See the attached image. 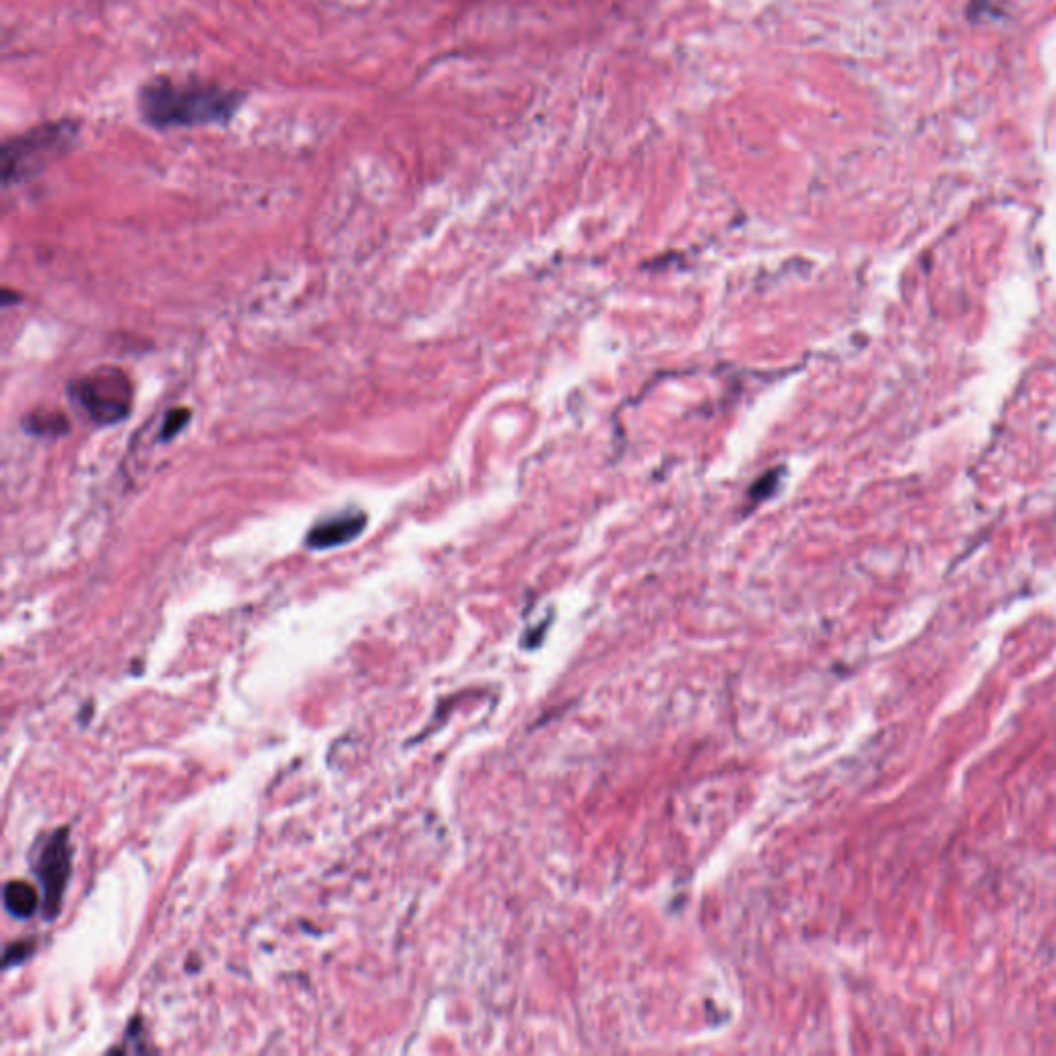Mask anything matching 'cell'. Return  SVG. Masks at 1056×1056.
<instances>
[{"label":"cell","instance_id":"cell-3","mask_svg":"<svg viewBox=\"0 0 1056 1056\" xmlns=\"http://www.w3.org/2000/svg\"><path fill=\"white\" fill-rule=\"evenodd\" d=\"M68 395L80 411L99 425H112L130 416L132 385L122 369H94L71 382Z\"/></svg>","mask_w":1056,"mask_h":1056},{"label":"cell","instance_id":"cell-2","mask_svg":"<svg viewBox=\"0 0 1056 1056\" xmlns=\"http://www.w3.org/2000/svg\"><path fill=\"white\" fill-rule=\"evenodd\" d=\"M79 132L73 120L46 122L28 130L2 144V184H19L46 168L52 158L61 155Z\"/></svg>","mask_w":1056,"mask_h":1056},{"label":"cell","instance_id":"cell-4","mask_svg":"<svg viewBox=\"0 0 1056 1056\" xmlns=\"http://www.w3.org/2000/svg\"><path fill=\"white\" fill-rule=\"evenodd\" d=\"M73 864V849L71 836L66 828H61L50 836L46 847L35 864V875L42 887V908L46 918H54L63 908L66 885L71 877Z\"/></svg>","mask_w":1056,"mask_h":1056},{"label":"cell","instance_id":"cell-8","mask_svg":"<svg viewBox=\"0 0 1056 1056\" xmlns=\"http://www.w3.org/2000/svg\"><path fill=\"white\" fill-rule=\"evenodd\" d=\"M188 419H191V411H188V409H174V411H170V413L165 416L163 428H161V440H172V438H176L177 433L186 428Z\"/></svg>","mask_w":1056,"mask_h":1056},{"label":"cell","instance_id":"cell-5","mask_svg":"<svg viewBox=\"0 0 1056 1056\" xmlns=\"http://www.w3.org/2000/svg\"><path fill=\"white\" fill-rule=\"evenodd\" d=\"M368 527V516L362 510H343L321 518L305 535V547L312 551H326L341 545L352 543Z\"/></svg>","mask_w":1056,"mask_h":1056},{"label":"cell","instance_id":"cell-9","mask_svg":"<svg viewBox=\"0 0 1056 1056\" xmlns=\"http://www.w3.org/2000/svg\"><path fill=\"white\" fill-rule=\"evenodd\" d=\"M33 945L30 941H15L7 945L4 951V968H13L17 963L28 960L32 956Z\"/></svg>","mask_w":1056,"mask_h":1056},{"label":"cell","instance_id":"cell-1","mask_svg":"<svg viewBox=\"0 0 1056 1056\" xmlns=\"http://www.w3.org/2000/svg\"><path fill=\"white\" fill-rule=\"evenodd\" d=\"M244 96L215 83L155 77L139 89L137 108L155 130L225 127L240 110Z\"/></svg>","mask_w":1056,"mask_h":1056},{"label":"cell","instance_id":"cell-6","mask_svg":"<svg viewBox=\"0 0 1056 1056\" xmlns=\"http://www.w3.org/2000/svg\"><path fill=\"white\" fill-rule=\"evenodd\" d=\"M40 904L35 887L28 881H9L4 885V908L15 918H30Z\"/></svg>","mask_w":1056,"mask_h":1056},{"label":"cell","instance_id":"cell-7","mask_svg":"<svg viewBox=\"0 0 1056 1056\" xmlns=\"http://www.w3.org/2000/svg\"><path fill=\"white\" fill-rule=\"evenodd\" d=\"M23 428L32 435H65L68 432V419L54 411H37L25 417Z\"/></svg>","mask_w":1056,"mask_h":1056}]
</instances>
